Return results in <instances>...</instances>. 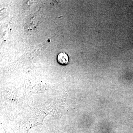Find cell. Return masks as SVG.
<instances>
[{
  "label": "cell",
  "instance_id": "6da1fadb",
  "mask_svg": "<svg viewBox=\"0 0 133 133\" xmlns=\"http://www.w3.org/2000/svg\"><path fill=\"white\" fill-rule=\"evenodd\" d=\"M57 61L59 64L65 65L69 63V56L65 52H61L58 55Z\"/></svg>",
  "mask_w": 133,
  "mask_h": 133
}]
</instances>
